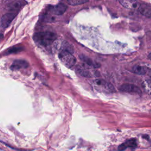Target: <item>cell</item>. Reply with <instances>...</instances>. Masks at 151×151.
Wrapping results in <instances>:
<instances>
[{
    "label": "cell",
    "instance_id": "cell-19",
    "mask_svg": "<svg viewBox=\"0 0 151 151\" xmlns=\"http://www.w3.org/2000/svg\"><path fill=\"white\" fill-rule=\"evenodd\" d=\"M149 77H151V68H148V72H147V74Z\"/></svg>",
    "mask_w": 151,
    "mask_h": 151
},
{
    "label": "cell",
    "instance_id": "cell-17",
    "mask_svg": "<svg viewBox=\"0 0 151 151\" xmlns=\"http://www.w3.org/2000/svg\"><path fill=\"white\" fill-rule=\"evenodd\" d=\"M88 2V1H87V0H71V1H68V3L71 6L80 5Z\"/></svg>",
    "mask_w": 151,
    "mask_h": 151
},
{
    "label": "cell",
    "instance_id": "cell-14",
    "mask_svg": "<svg viewBox=\"0 0 151 151\" xmlns=\"http://www.w3.org/2000/svg\"><path fill=\"white\" fill-rule=\"evenodd\" d=\"M79 58L81 61H83L84 63H85L89 66L93 67V68H97L100 67L99 64L94 62L91 59L89 58L88 57H86L84 55H80L79 56Z\"/></svg>",
    "mask_w": 151,
    "mask_h": 151
},
{
    "label": "cell",
    "instance_id": "cell-5",
    "mask_svg": "<svg viewBox=\"0 0 151 151\" xmlns=\"http://www.w3.org/2000/svg\"><path fill=\"white\" fill-rule=\"evenodd\" d=\"M55 48L59 50V52L62 51H67L72 54L73 53L74 49L73 48V46L69 43L66 41H63L60 43L55 41Z\"/></svg>",
    "mask_w": 151,
    "mask_h": 151
},
{
    "label": "cell",
    "instance_id": "cell-18",
    "mask_svg": "<svg viewBox=\"0 0 151 151\" xmlns=\"http://www.w3.org/2000/svg\"><path fill=\"white\" fill-rule=\"evenodd\" d=\"M25 3H26L25 2H23V1H17V2H15L14 4H11L10 6V7H11V9L17 10V9L20 8L21 7H22V6H24Z\"/></svg>",
    "mask_w": 151,
    "mask_h": 151
},
{
    "label": "cell",
    "instance_id": "cell-6",
    "mask_svg": "<svg viewBox=\"0 0 151 151\" xmlns=\"http://www.w3.org/2000/svg\"><path fill=\"white\" fill-rule=\"evenodd\" d=\"M137 146H138V144H137L136 139H128V140L126 141L124 143L121 144L118 146V148H117V149H118L119 151H124L128 148L134 149L137 147Z\"/></svg>",
    "mask_w": 151,
    "mask_h": 151
},
{
    "label": "cell",
    "instance_id": "cell-9",
    "mask_svg": "<svg viewBox=\"0 0 151 151\" xmlns=\"http://www.w3.org/2000/svg\"><path fill=\"white\" fill-rule=\"evenodd\" d=\"M119 3L121 5L126 8L133 10V9H139L141 6V4L136 1H125V0H122L119 1Z\"/></svg>",
    "mask_w": 151,
    "mask_h": 151
},
{
    "label": "cell",
    "instance_id": "cell-12",
    "mask_svg": "<svg viewBox=\"0 0 151 151\" xmlns=\"http://www.w3.org/2000/svg\"><path fill=\"white\" fill-rule=\"evenodd\" d=\"M148 68L143 66L137 65L132 68V72L138 75H145L147 74Z\"/></svg>",
    "mask_w": 151,
    "mask_h": 151
},
{
    "label": "cell",
    "instance_id": "cell-1",
    "mask_svg": "<svg viewBox=\"0 0 151 151\" xmlns=\"http://www.w3.org/2000/svg\"><path fill=\"white\" fill-rule=\"evenodd\" d=\"M57 37V34L53 32L44 31L36 33L33 36V39L40 46H48L54 43Z\"/></svg>",
    "mask_w": 151,
    "mask_h": 151
},
{
    "label": "cell",
    "instance_id": "cell-15",
    "mask_svg": "<svg viewBox=\"0 0 151 151\" xmlns=\"http://www.w3.org/2000/svg\"><path fill=\"white\" fill-rule=\"evenodd\" d=\"M142 87L145 91L151 97V80H146L142 83Z\"/></svg>",
    "mask_w": 151,
    "mask_h": 151
},
{
    "label": "cell",
    "instance_id": "cell-20",
    "mask_svg": "<svg viewBox=\"0 0 151 151\" xmlns=\"http://www.w3.org/2000/svg\"><path fill=\"white\" fill-rule=\"evenodd\" d=\"M3 39V35L1 34V33H0V41H1V40Z\"/></svg>",
    "mask_w": 151,
    "mask_h": 151
},
{
    "label": "cell",
    "instance_id": "cell-10",
    "mask_svg": "<svg viewBox=\"0 0 151 151\" xmlns=\"http://www.w3.org/2000/svg\"><path fill=\"white\" fill-rule=\"evenodd\" d=\"M76 70L79 74H80V76H81L83 77H88V78H90V77H93V74L89 71V70L88 69V68H85V67H84V66H78L76 69Z\"/></svg>",
    "mask_w": 151,
    "mask_h": 151
},
{
    "label": "cell",
    "instance_id": "cell-8",
    "mask_svg": "<svg viewBox=\"0 0 151 151\" xmlns=\"http://www.w3.org/2000/svg\"><path fill=\"white\" fill-rule=\"evenodd\" d=\"M120 90L123 92H128V93H137L139 94H141V89L133 85H124L121 87Z\"/></svg>",
    "mask_w": 151,
    "mask_h": 151
},
{
    "label": "cell",
    "instance_id": "cell-16",
    "mask_svg": "<svg viewBox=\"0 0 151 151\" xmlns=\"http://www.w3.org/2000/svg\"><path fill=\"white\" fill-rule=\"evenodd\" d=\"M23 50V47L21 46H15V47H12L10 48H9L8 50V51L7 52V53L8 54H14V53H19Z\"/></svg>",
    "mask_w": 151,
    "mask_h": 151
},
{
    "label": "cell",
    "instance_id": "cell-4",
    "mask_svg": "<svg viewBox=\"0 0 151 151\" xmlns=\"http://www.w3.org/2000/svg\"><path fill=\"white\" fill-rule=\"evenodd\" d=\"M17 15L15 12H8L4 14L1 20V26L3 28H7Z\"/></svg>",
    "mask_w": 151,
    "mask_h": 151
},
{
    "label": "cell",
    "instance_id": "cell-3",
    "mask_svg": "<svg viewBox=\"0 0 151 151\" xmlns=\"http://www.w3.org/2000/svg\"><path fill=\"white\" fill-rule=\"evenodd\" d=\"M93 85L97 90L106 93L114 92V88L110 83L101 79H96L93 81Z\"/></svg>",
    "mask_w": 151,
    "mask_h": 151
},
{
    "label": "cell",
    "instance_id": "cell-11",
    "mask_svg": "<svg viewBox=\"0 0 151 151\" xmlns=\"http://www.w3.org/2000/svg\"><path fill=\"white\" fill-rule=\"evenodd\" d=\"M68 9V6L63 3H60L55 6L52 9L53 12L57 15H63Z\"/></svg>",
    "mask_w": 151,
    "mask_h": 151
},
{
    "label": "cell",
    "instance_id": "cell-13",
    "mask_svg": "<svg viewBox=\"0 0 151 151\" xmlns=\"http://www.w3.org/2000/svg\"><path fill=\"white\" fill-rule=\"evenodd\" d=\"M138 10L142 15L148 17H151V6L148 4H141Z\"/></svg>",
    "mask_w": 151,
    "mask_h": 151
},
{
    "label": "cell",
    "instance_id": "cell-7",
    "mask_svg": "<svg viewBox=\"0 0 151 151\" xmlns=\"http://www.w3.org/2000/svg\"><path fill=\"white\" fill-rule=\"evenodd\" d=\"M29 66L28 63L24 60H15L11 64L10 69L12 70H18L22 69H26Z\"/></svg>",
    "mask_w": 151,
    "mask_h": 151
},
{
    "label": "cell",
    "instance_id": "cell-2",
    "mask_svg": "<svg viewBox=\"0 0 151 151\" xmlns=\"http://www.w3.org/2000/svg\"><path fill=\"white\" fill-rule=\"evenodd\" d=\"M59 58L61 63L68 68H72L76 63V59L72 53L62 51L59 52Z\"/></svg>",
    "mask_w": 151,
    "mask_h": 151
}]
</instances>
